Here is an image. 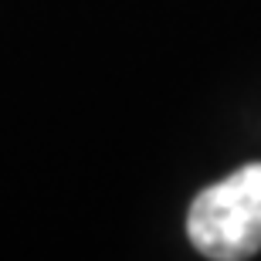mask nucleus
<instances>
[{"mask_svg": "<svg viewBox=\"0 0 261 261\" xmlns=\"http://www.w3.org/2000/svg\"><path fill=\"white\" fill-rule=\"evenodd\" d=\"M187 238L203 258L244 261L261 251V163L203 187L187 211Z\"/></svg>", "mask_w": 261, "mask_h": 261, "instance_id": "1", "label": "nucleus"}]
</instances>
